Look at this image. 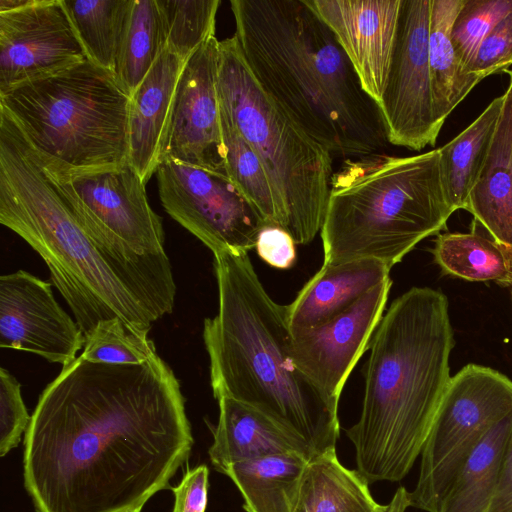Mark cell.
Returning a JSON list of instances; mask_svg holds the SVG:
<instances>
[{"label": "cell", "mask_w": 512, "mask_h": 512, "mask_svg": "<svg viewBox=\"0 0 512 512\" xmlns=\"http://www.w3.org/2000/svg\"><path fill=\"white\" fill-rule=\"evenodd\" d=\"M295 241L284 229L266 225L260 231L256 251L267 264L278 269L291 268L296 261Z\"/></svg>", "instance_id": "cell-36"}, {"label": "cell", "mask_w": 512, "mask_h": 512, "mask_svg": "<svg viewBox=\"0 0 512 512\" xmlns=\"http://www.w3.org/2000/svg\"><path fill=\"white\" fill-rule=\"evenodd\" d=\"M156 0H133L118 51L115 75L131 97L165 48Z\"/></svg>", "instance_id": "cell-29"}, {"label": "cell", "mask_w": 512, "mask_h": 512, "mask_svg": "<svg viewBox=\"0 0 512 512\" xmlns=\"http://www.w3.org/2000/svg\"><path fill=\"white\" fill-rule=\"evenodd\" d=\"M89 61L115 72L133 0H61Z\"/></svg>", "instance_id": "cell-28"}, {"label": "cell", "mask_w": 512, "mask_h": 512, "mask_svg": "<svg viewBox=\"0 0 512 512\" xmlns=\"http://www.w3.org/2000/svg\"><path fill=\"white\" fill-rule=\"evenodd\" d=\"M512 413V380L468 364L452 376L421 451L410 506L438 512L456 475L485 434Z\"/></svg>", "instance_id": "cell-10"}, {"label": "cell", "mask_w": 512, "mask_h": 512, "mask_svg": "<svg viewBox=\"0 0 512 512\" xmlns=\"http://www.w3.org/2000/svg\"><path fill=\"white\" fill-rule=\"evenodd\" d=\"M512 66V13L483 39L465 70L482 80Z\"/></svg>", "instance_id": "cell-35"}, {"label": "cell", "mask_w": 512, "mask_h": 512, "mask_svg": "<svg viewBox=\"0 0 512 512\" xmlns=\"http://www.w3.org/2000/svg\"><path fill=\"white\" fill-rule=\"evenodd\" d=\"M510 13L512 0L464 1L451 31L453 45L464 69L483 39Z\"/></svg>", "instance_id": "cell-33"}, {"label": "cell", "mask_w": 512, "mask_h": 512, "mask_svg": "<svg viewBox=\"0 0 512 512\" xmlns=\"http://www.w3.org/2000/svg\"><path fill=\"white\" fill-rule=\"evenodd\" d=\"M439 151L345 159L333 173L320 230L323 264L374 259L392 268L446 227Z\"/></svg>", "instance_id": "cell-6"}, {"label": "cell", "mask_w": 512, "mask_h": 512, "mask_svg": "<svg viewBox=\"0 0 512 512\" xmlns=\"http://www.w3.org/2000/svg\"><path fill=\"white\" fill-rule=\"evenodd\" d=\"M37 153L98 248L173 310L176 283L164 249L162 219L132 166L77 171Z\"/></svg>", "instance_id": "cell-9"}, {"label": "cell", "mask_w": 512, "mask_h": 512, "mask_svg": "<svg viewBox=\"0 0 512 512\" xmlns=\"http://www.w3.org/2000/svg\"><path fill=\"white\" fill-rule=\"evenodd\" d=\"M431 0H402L390 68L378 104L389 144L421 151L436 144L428 59Z\"/></svg>", "instance_id": "cell-12"}, {"label": "cell", "mask_w": 512, "mask_h": 512, "mask_svg": "<svg viewBox=\"0 0 512 512\" xmlns=\"http://www.w3.org/2000/svg\"><path fill=\"white\" fill-rule=\"evenodd\" d=\"M165 47L187 60L203 43L215 36L220 0H156Z\"/></svg>", "instance_id": "cell-31"}, {"label": "cell", "mask_w": 512, "mask_h": 512, "mask_svg": "<svg viewBox=\"0 0 512 512\" xmlns=\"http://www.w3.org/2000/svg\"><path fill=\"white\" fill-rule=\"evenodd\" d=\"M488 512H512V440Z\"/></svg>", "instance_id": "cell-38"}, {"label": "cell", "mask_w": 512, "mask_h": 512, "mask_svg": "<svg viewBox=\"0 0 512 512\" xmlns=\"http://www.w3.org/2000/svg\"><path fill=\"white\" fill-rule=\"evenodd\" d=\"M494 138L467 211L499 244L512 249V70Z\"/></svg>", "instance_id": "cell-21"}, {"label": "cell", "mask_w": 512, "mask_h": 512, "mask_svg": "<svg viewBox=\"0 0 512 512\" xmlns=\"http://www.w3.org/2000/svg\"><path fill=\"white\" fill-rule=\"evenodd\" d=\"M123 512H141V510H129V511H123Z\"/></svg>", "instance_id": "cell-42"}, {"label": "cell", "mask_w": 512, "mask_h": 512, "mask_svg": "<svg viewBox=\"0 0 512 512\" xmlns=\"http://www.w3.org/2000/svg\"><path fill=\"white\" fill-rule=\"evenodd\" d=\"M220 107L263 163L296 244L320 232L333 175L332 154L262 88L233 35L219 42Z\"/></svg>", "instance_id": "cell-8"}, {"label": "cell", "mask_w": 512, "mask_h": 512, "mask_svg": "<svg viewBox=\"0 0 512 512\" xmlns=\"http://www.w3.org/2000/svg\"><path fill=\"white\" fill-rule=\"evenodd\" d=\"M512 440V413L497 422L472 451L438 512H488Z\"/></svg>", "instance_id": "cell-25"}, {"label": "cell", "mask_w": 512, "mask_h": 512, "mask_svg": "<svg viewBox=\"0 0 512 512\" xmlns=\"http://www.w3.org/2000/svg\"><path fill=\"white\" fill-rule=\"evenodd\" d=\"M465 0H431L428 59L434 117L442 128L451 112L482 81L461 64L451 39L454 20Z\"/></svg>", "instance_id": "cell-23"}, {"label": "cell", "mask_w": 512, "mask_h": 512, "mask_svg": "<svg viewBox=\"0 0 512 512\" xmlns=\"http://www.w3.org/2000/svg\"><path fill=\"white\" fill-rule=\"evenodd\" d=\"M234 36L262 88L333 157L380 153L378 104L306 0H231Z\"/></svg>", "instance_id": "cell-2"}, {"label": "cell", "mask_w": 512, "mask_h": 512, "mask_svg": "<svg viewBox=\"0 0 512 512\" xmlns=\"http://www.w3.org/2000/svg\"><path fill=\"white\" fill-rule=\"evenodd\" d=\"M219 40L203 43L186 61L178 81L161 161L226 173V150L217 92Z\"/></svg>", "instance_id": "cell-14"}, {"label": "cell", "mask_w": 512, "mask_h": 512, "mask_svg": "<svg viewBox=\"0 0 512 512\" xmlns=\"http://www.w3.org/2000/svg\"><path fill=\"white\" fill-rule=\"evenodd\" d=\"M333 32L364 91L379 104L394 51L402 0H306Z\"/></svg>", "instance_id": "cell-17"}, {"label": "cell", "mask_w": 512, "mask_h": 512, "mask_svg": "<svg viewBox=\"0 0 512 512\" xmlns=\"http://www.w3.org/2000/svg\"><path fill=\"white\" fill-rule=\"evenodd\" d=\"M156 178L165 211L213 254L248 252L268 225L227 174L166 158Z\"/></svg>", "instance_id": "cell-11"}, {"label": "cell", "mask_w": 512, "mask_h": 512, "mask_svg": "<svg viewBox=\"0 0 512 512\" xmlns=\"http://www.w3.org/2000/svg\"><path fill=\"white\" fill-rule=\"evenodd\" d=\"M226 173L268 225L286 231L281 201L259 156L220 107Z\"/></svg>", "instance_id": "cell-30"}, {"label": "cell", "mask_w": 512, "mask_h": 512, "mask_svg": "<svg viewBox=\"0 0 512 512\" xmlns=\"http://www.w3.org/2000/svg\"><path fill=\"white\" fill-rule=\"evenodd\" d=\"M503 100V94L492 100L468 127L438 148L444 194L453 212L468 208L494 138Z\"/></svg>", "instance_id": "cell-24"}, {"label": "cell", "mask_w": 512, "mask_h": 512, "mask_svg": "<svg viewBox=\"0 0 512 512\" xmlns=\"http://www.w3.org/2000/svg\"><path fill=\"white\" fill-rule=\"evenodd\" d=\"M193 442L180 383L161 357L111 365L78 356L38 399L24 487L37 512L141 510L172 488Z\"/></svg>", "instance_id": "cell-1"}, {"label": "cell", "mask_w": 512, "mask_h": 512, "mask_svg": "<svg viewBox=\"0 0 512 512\" xmlns=\"http://www.w3.org/2000/svg\"><path fill=\"white\" fill-rule=\"evenodd\" d=\"M379 505L369 482L343 466L334 450L309 461L295 512H372Z\"/></svg>", "instance_id": "cell-26"}, {"label": "cell", "mask_w": 512, "mask_h": 512, "mask_svg": "<svg viewBox=\"0 0 512 512\" xmlns=\"http://www.w3.org/2000/svg\"><path fill=\"white\" fill-rule=\"evenodd\" d=\"M209 470L206 465L187 469L181 482L172 487V512H205L208 500Z\"/></svg>", "instance_id": "cell-37"}, {"label": "cell", "mask_w": 512, "mask_h": 512, "mask_svg": "<svg viewBox=\"0 0 512 512\" xmlns=\"http://www.w3.org/2000/svg\"><path fill=\"white\" fill-rule=\"evenodd\" d=\"M76 321L56 301L51 284L24 270L0 277V347L70 364L84 347Z\"/></svg>", "instance_id": "cell-16"}, {"label": "cell", "mask_w": 512, "mask_h": 512, "mask_svg": "<svg viewBox=\"0 0 512 512\" xmlns=\"http://www.w3.org/2000/svg\"><path fill=\"white\" fill-rule=\"evenodd\" d=\"M29 416L18 380L6 369H0V456L15 448L27 430Z\"/></svg>", "instance_id": "cell-34"}, {"label": "cell", "mask_w": 512, "mask_h": 512, "mask_svg": "<svg viewBox=\"0 0 512 512\" xmlns=\"http://www.w3.org/2000/svg\"><path fill=\"white\" fill-rule=\"evenodd\" d=\"M86 59L61 0L0 11V92Z\"/></svg>", "instance_id": "cell-13"}, {"label": "cell", "mask_w": 512, "mask_h": 512, "mask_svg": "<svg viewBox=\"0 0 512 512\" xmlns=\"http://www.w3.org/2000/svg\"><path fill=\"white\" fill-rule=\"evenodd\" d=\"M454 345L439 290L413 287L382 316L369 345L360 417L346 430L369 483L402 480L420 456L451 378Z\"/></svg>", "instance_id": "cell-4"}, {"label": "cell", "mask_w": 512, "mask_h": 512, "mask_svg": "<svg viewBox=\"0 0 512 512\" xmlns=\"http://www.w3.org/2000/svg\"><path fill=\"white\" fill-rule=\"evenodd\" d=\"M187 60L165 47L130 97L128 163L145 184L161 162L178 81Z\"/></svg>", "instance_id": "cell-18"}, {"label": "cell", "mask_w": 512, "mask_h": 512, "mask_svg": "<svg viewBox=\"0 0 512 512\" xmlns=\"http://www.w3.org/2000/svg\"><path fill=\"white\" fill-rule=\"evenodd\" d=\"M391 286L392 280L388 278L332 320L291 333L290 354L294 364L335 404H339L354 366L369 348Z\"/></svg>", "instance_id": "cell-15"}, {"label": "cell", "mask_w": 512, "mask_h": 512, "mask_svg": "<svg viewBox=\"0 0 512 512\" xmlns=\"http://www.w3.org/2000/svg\"><path fill=\"white\" fill-rule=\"evenodd\" d=\"M0 223L44 260L85 337L120 318L148 336L172 310L142 281L92 241L37 150L0 107Z\"/></svg>", "instance_id": "cell-5"}, {"label": "cell", "mask_w": 512, "mask_h": 512, "mask_svg": "<svg viewBox=\"0 0 512 512\" xmlns=\"http://www.w3.org/2000/svg\"><path fill=\"white\" fill-rule=\"evenodd\" d=\"M219 418L209 457L222 473L230 465L277 454H299L311 461L309 447L256 409L229 397L218 399Z\"/></svg>", "instance_id": "cell-20"}, {"label": "cell", "mask_w": 512, "mask_h": 512, "mask_svg": "<svg viewBox=\"0 0 512 512\" xmlns=\"http://www.w3.org/2000/svg\"><path fill=\"white\" fill-rule=\"evenodd\" d=\"M129 104L115 73L88 59L0 92L31 144L77 171L128 163Z\"/></svg>", "instance_id": "cell-7"}, {"label": "cell", "mask_w": 512, "mask_h": 512, "mask_svg": "<svg viewBox=\"0 0 512 512\" xmlns=\"http://www.w3.org/2000/svg\"><path fill=\"white\" fill-rule=\"evenodd\" d=\"M387 510V504L386 505H379L374 511L372 512H386Z\"/></svg>", "instance_id": "cell-40"}, {"label": "cell", "mask_w": 512, "mask_h": 512, "mask_svg": "<svg viewBox=\"0 0 512 512\" xmlns=\"http://www.w3.org/2000/svg\"><path fill=\"white\" fill-rule=\"evenodd\" d=\"M390 269L374 259L322 264L295 299L286 305L290 333L316 327L337 317L390 278Z\"/></svg>", "instance_id": "cell-19"}, {"label": "cell", "mask_w": 512, "mask_h": 512, "mask_svg": "<svg viewBox=\"0 0 512 512\" xmlns=\"http://www.w3.org/2000/svg\"><path fill=\"white\" fill-rule=\"evenodd\" d=\"M433 255L443 274L468 281H495L506 287L512 276L509 248L475 221L469 233L438 234Z\"/></svg>", "instance_id": "cell-27"}, {"label": "cell", "mask_w": 512, "mask_h": 512, "mask_svg": "<svg viewBox=\"0 0 512 512\" xmlns=\"http://www.w3.org/2000/svg\"><path fill=\"white\" fill-rule=\"evenodd\" d=\"M410 507L409 492L405 487H399L394 493L392 499L387 504L386 512H405Z\"/></svg>", "instance_id": "cell-39"}, {"label": "cell", "mask_w": 512, "mask_h": 512, "mask_svg": "<svg viewBox=\"0 0 512 512\" xmlns=\"http://www.w3.org/2000/svg\"><path fill=\"white\" fill-rule=\"evenodd\" d=\"M509 252H510V257H511V262H512V249L509 248ZM506 287L511 288V295H512V276H511V279L509 280V282L507 283Z\"/></svg>", "instance_id": "cell-41"}, {"label": "cell", "mask_w": 512, "mask_h": 512, "mask_svg": "<svg viewBox=\"0 0 512 512\" xmlns=\"http://www.w3.org/2000/svg\"><path fill=\"white\" fill-rule=\"evenodd\" d=\"M213 255L218 312L204 320L203 340L215 399L229 397L256 409L315 457L334 451L338 404L294 364L286 306L265 290L248 252Z\"/></svg>", "instance_id": "cell-3"}, {"label": "cell", "mask_w": 512, "mask_h": 512, "mask_svg": "<svg viewBox=\"0 0 512 512\" xmlns=\"http://www.w3.org/2000/svg\"><path fill=\"white\" fill-rule=\"evenodd\" d=\"M84 360L111 365H135L158 357L154 342L131 329L120 318L100 321L85 337Z\"/></svg>", "instance_id": "cell-32"}, {"label": "cell", "mask_w": 512, "mask_h": 512, "mask_svg": "<svg viewBox=\"0 0 512 512\" xmlns=\"http://www.w3.org/2000/svg\"><path fill=\"white\" fill-rule=\"evenodd\" d=\"M309 461L299 454L270 455L223 470L236 485L246 512H295Z\"/></svg>", "instance_id": "cell-22"}]
</instances>
